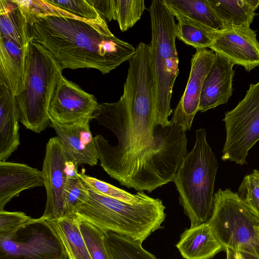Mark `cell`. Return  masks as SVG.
<instances>
[{
	"label": "cell",
	"mask_w": 259,
	"mask_h": 259,
	"mask_svg": "<svg viewBox=\"0 0 259 259\" xmlns=\"http://www.w3.org/2000/svg\"><path fill=\"white\" fill-rule=\"evenodd\" d=\"M93 119L117 139L112 146L103 136L94 137L100 164L111 178L128 188L149 193L174 181L187 154L183 127L171 122L155 125L154 114L130 110L121 98L99 104Z\"/></svg>",
	"instance_id": "obj_1"
},
{
	"label": "cell",
	"mask_w": 259,
	"mask_h": 259,
	"mask_svg": "<svg viewBox=\"0 0 259 259\" xmlns=\"http://www.w3.org/2000/svg\"><path fill=\"white\" fill-rule=\"evenodd\" d=\"M28 25L30 39L49 52L62 69L94 68L107 74L136 53L108 27L81 20L47 16Z\"/></svg>",
	"instance_id": "obj_2"
},
{
	"label": "cell",
	"mask_w": 259,
	"mask_h": 259,
	"mask_svg": "<svg viewBox=\"0 0 259 259\" xmlns=\"http://www.w3.org/2000/svg\"><path fill=\"white\" fill-rule=\"evenodd\" d=\"M84 185L89 197L75 212L79 219L105 233L113 232L141 243L161 228L166 213L159 198L147 195L137 202L130 203L104 195Z\"/></svg>",
	"instance_id": "obj_3"
},
{
	"label": "cell",
	"mask_w": 259,
	"mask_h": 259,
	"mask_svg": "<svg viewBox=\"0 0 259 259\" xmlns=\"http://www.w3.org/2000/svg\"><path fill=\"white\" fill-rule=\"evenodd\" d=\"M195 134L194 146L182 162L174 181L190 227L206 223L211 215L219 167L205 129L196 130Z\"/></svg>",
	"instance_id": "obj_4"
},
{
	"label": "cell",
	"mask_w": 259,
	"mask_h": 259,
	"mask_svg": "<svg viewBox=\"0 0 259 259\" xmlns=\"http://www.w3.org/2000/svg\"><path fill=\"white\" fill-rule=\"evenodd\" d=\"M151 39L149 45L155 83V125L167 126L172 113L170 101L175 80L179 73L176 46L175 16L163 0H153L149 9Z\"/></svg>",
	"instance_id": "obj_5"
},
{
	"label": "cell",
	"mask_w": 259,
	"mask_h": 259,
	"mask_svg": "<svg viewBox=\"0 0 259 259\" xmlns=\"http://www.w3.org/2000/svg\"><path fill=\"white\" fill-rule=\"evenodd\" d=\"M62 70L49 52L30 39L26 52L23 89L16 96L20 121L27 129L39 134L51 125L48 109Z\"/></svg>",
	"instance_id": "obj_6"
},
{
	"label": "cell",
	"mask_w": 259,
	"mask_h": 259,
	"mask_svg": "<svg viewBox=\"0 0 259 259\" xmlns=\"http://www.w3.org/2000/svg\"><path fill=\"white\" fill-rule=\"evenodd\" d=\"M207 223L225 251L259 255V218L237 193L229 188L219 189Z\"/></svg>",
	"instance_id": "obj_7"
},
{
	"label": "cell",
	"mask_w": 259,
	"mask_h": 259,
	"mask_svg": "<svg viewBox=\"0 0 259 259\" xmlns=\"http://www.w3.org/2000/svg\"><path fill=\"white\" fill-rule=\"evenodd\" d=\"M0 259H68L48 220L41 217L0 237Z\"/></svg>",
	"instance_id": "obj_8"
},
{
	"label": "cell",
	"mask_w": 259,
	"mask_h": 259,
	"mask_svg": "<svg viewBox=\"0 0 259 259\" xmlns=\"http://www.w3.org/2000/svg\"><path fill=\"white\" fill-rule=\"evenodd\" d=\"M223 120L226 138L222 159L247 164L248 152L259 140V80L250 84L244 98Z\"/></svg>",
	"instance_id": "obj_9"
},
{
	"label": "cell",
	"mask_w": 259,
	"mask_h": 259,
	"mask_svg": "<svg viewBox=\"0 0 259 259\" xmlns=\"http://www.w3.org/2000/svg\"><path fill=\"white\" fill-rule=\"evenodd\" d=\"M78 164L67 153L58 136L47 143L42 174L47 192V202L41 216L56 220L66 215L65 194L70 179L78 174Z\"/></svg>",
	"instance_id": "obj_10"
},
{
	"label": "cell",
	"mask_w": 259,
	"mask_h": 259,
	"mask_svg": "<svg viewBox=\"0 0 259 259\" xmlns=\"http://www.w3.org/2000/svg\"><path fill=\"white\" fill-rule=\"evenodd\" d=\"M99 104L94 95L62 75L50 100L48 114L51 122L72 125L92 119Z\"/></svg>",
	"instance_id": "obj_11"
},
{
	"label": "cell",
	"mask_w": 259,
	"mask_h": 259,
	"mask_svg": "<svg viewBox=\"0 0 259 259\" xmlns=\"http://www.w3.org/2000/svg\"><path fill=\"white\" fill-rule=\"evenodd\" d=\"M234 65L243 66L250 72L259 66V42L250 26L225 28L217 31L209 47Z\"/></svg>",
	"instance_id": "obj_12"
},
{
	"label": "cell",
	"mask_w": 259,
	"mask_h": 259,
	"mask_svg": "<svg viewBox=\"0 0 259 259\" xmlns=\"http://www.w3.org/2000/svg\"><path fill=\"white\" fill-rule=\"evenodd\" d=\"M215 53L207 49H196L191 60V70L183 95L174 112L170 121L190 130L195 115L198 111L204 79L211 66Z\"/></svg>",
	"instance_id": "obj_13"
},
{
	"label": "cell",
	"mask_w": 259,
	"mask_h": 259,
	"mask_svg": "<svg viewBox=\"0 0 259 259\" xmlns=\"http://www.w3.org/2000/svg\"><path fill=\"white\" fill-rule=\"evenodd\" d=\"M234 65L215 53L213 62L203 82L198 111L204 112L227 103L232 95Z\"/></svg>",
	"instance_id": "obj_14"
},
{
	"label": "cell",
	"mask_w": 259,
	"mask_h": 259,
	"mask_svg": "<svg viewBox=\"0 0 259 259\" xmlns=\"http://www.w3.org/2000/svg\"><path fill=\"white\" fill-rule=\"evenodd\" d=\"M91 120L88 119L72 125L51 123L68 155L78 165L93 166L98 164L99 159L94 137L90 130Z\"/></svg>",
	"instance_id": "obj_15"
},
{
	"label": "cell",
	"mask_w": 259,
	"mask_h": 259,
	"mask_svg": "<svg viewBox=\"0 0 259 259\" xmlns=\"http://www.w3.org/2000/svg\"><path fill=\"white\" fill-rule=\"evenodd\" d=\"M42 186L41 171L25 164L0 161V210L23 190Z\"/></svg>",
	"instance_id": "obj_16"
},
{
	"label": "cell",
	"mask_w": 259,
	"mask_h": 259,
	"mask_svg": "<svg viewBox=\"0 0 259 259\" xmlns=\"http://www.w3.org/2000/svg\"><path fill=\"white\" fill-rule=\"evenodd\" d=\"M19 121L16 96L0 83V161H6L20 145Z\"/></svg>",
	"instance_id": "obj_17"
},
{
	"label": "cell",
	"mask_w": 259,
	"mask_h": 259,
	"mask_svg": "<svg viewBox=\"0 0 259 259\" xmlns=\"http://www.w3.org/2000/svg\"><path fill=\"white\" fill-rule=\"evenodd\" d=\"M176 247L185 259H211L224 250L207 222L186 229Z\"/></svg>",
	"instance_id": "obj_18"
},
{
	"label": "cell",
	"mask_w": 259,
	"mask_h": 259,
	"mask_svg": "<svg viewBox=\"0 0 259 259\" xmlns=\"http://www.w3.org/2000/svg\"><path fill=\"white\" fill-rule=\"evenodd\" d=\"M26 48L0 36V83L5 84L16 96L23 89Z\"/></svg>",
	"instance_id": "obj_19"
},
{
	"label": "cell",
	"mask_w": 259,
	"mask_h": 259,
	"mask_svg": "<svg viewBox=\"0 0 259 259\" xmlns=\"http://www.w3.org/2000/svg\"><path fill=\"white\" fill-rule=\"evenodd\" d=\"M225 28L250 26L259 0H207Z\"/></svg>",
	"instance_id": "obj_20"
},
{
	"label": "cell",
	"mask_w": 259,
	"mask_h": 259,
	"mask_svg": "<svg viewBox=\"0 0 259 259\" xmlns=\"http://www.w3.org/2000/svg\"><path fill=\"white\" fill-rule=\"evenodd\" d=\"M0 36L24 49L30 41L28 23L15 0H0Z\"/></svg>",
	"instance_id": "obj_21"
},
{
	"label": "cell",
	"mask_w": 259,
	"mask_h": 259,
	"mask_svg": "<svg viewBox=\"0 0 259 259\" xmlns=\"http://www.w3.org/2000/svg\"><path fill=\"white\" fill-rule=\"evenodd\" d=\"M48 221L59 237L68 259H92L80 233L75 214Z\"/></svg>",
	"instance_id": "obj_22"
},
{
	"label": "cell",
	"mask_w": 259,
	"mask_h": 259,
	"mask_svg": "<svg viewBox=\"0 0 259 259\" xmlns=\"http://www.w3.org/2000/svg\"><path fill=\"white\" fill-rule=\"evenodd\" d=\"M172 14H180L215 30L225 28L207 0H163Z\"/></svg>",
	"instance_id": "obj_23"
},
{
	"label": "cell",
	"mask_w": 259,
	"mask_h": 259,
	"mask_svg": "<svg viewBox=\"0 0 259 259\" xmlns=\"http://www.w3.org/2000/svg\"><path fill=\"white\" fill-rule=\"evenodd\" d=\"M178 23L177 24V37L186 45L196 49L210 47L215 36L217 30L180 14H173Z\"/></svg>",
	"instance_id": "obj_24"
},
{
	"label": "cell",
	"mask_w": 259,
	"mask_h": 259,
	"mask_svg": "<svg viewBox=\"0 0 259 259\" xmlns=\"http://www.w3.org/2000/svg\"><path fill=\"white\" fill-rule=\"evenodd\" d=\"M105 244L111 259H157L141 242L113 232L105 233Z\"/></svg>",
	"instance_id": "obj_25"
},
{
	"label": "cell",
	"mask_w": 259,
	"mask_h": 259,
	"mask_svg": "<svg viewBox=\"0 0 259 259\" xmlns=\"http://www.w3.org/2000/svg\"><path fill=\"white\" fill-rule=\"evenodd\" d=\"M78 227L92 258L111 259L105 244V233L90 223L79 219Z\"/></svg>",
	"instance_id": "obj_26"
},
{
	"label": "cell",
	"mask_w": 259,
	"mask_h": 259,
	"mask_svg": "<svg viewBox=\"0 0 259 259\" xmlns=\"http://www.w3.org/2000/svg\"><path fill=\"white\" fill-rule=\"evenodd\" d=\"M48 3L94 25L108 28L105 19L87 0H46Z\"/></svg>",
	"instance_id": "obj_27"
},
{
	"label": "cell",
	"mask_w": 259,
	"mask_h": 259,
	"mask_svg": "<svg viewBox=\"0 0 259 259\" xmlns=\"http://www.w3.org/2000/svg\"><path fill=\"white\" fill-rule=\"evenodd\" d=\"M82 182L96 191L104 195L130 203H135L145 198L147 195L144 191H138L133 194L116 187L111 184L86 175L83 171L78 173Z\"/></svg>",
	"instance_id": "obj_28"
},
{
	"label": "cell",
	"mask_w": 259,
	"mask_h": 259,
	"mask_svg": "<svg viewBox=\"0 0 259 259\" xmlns=\"http://www.w3.org/2000/svg\"><path fill=\"white\" fill-rule=\"evenodd\" d=\"M116 16L119 28L125 31L139 20L145 9L143 0H116Z\"/></svg>",
	"instance_id": "obj_29"
},
{
	"label": "cell",
	"mask_w": 259,
	"mask_h": 259,
	"mask_svg": "<svg viewBox=\"0 0 259 259\" xmlns=\"http://www.w3.org/2000/svg\"><path fill=\"white\" fill-rule=\"evenodd\" d=\"M240 198L259 218V170L253 169L243 178L238 190Z\"/></svg>",
	"instance_id": "obj_30"
},
{
	"label": "cell",
	"mask_w": 259,
	"mask_h": 259,
	"mask_svg": "<svg viewBox=\"0 0 259 259\" xmlns=\"http://www.w3.org/2000/svg\"><path fill=\"white\" fill-rule=\"evenodd\" d=\"M89 197V192L78 176L70 179L65 194L66 215L75 214L77 208Z\"/></svg>",
	"instance_id": "obj_31"
},
{
	"label": "cell",
	"mask_w": 259,
	"mask_h": 259,
	"mask_svg": "<svg viewBox=\"0 0 259 259\" xmlns=\"http://www.w3.org/2000/svg\"><path fill=\"white\" fill-rule=\"evenodd\" d=\"M31 219L23 212L0 210V237L8 235Z\"/></svg>",
	"instance_id": "obj_32"
},
{
	"label": "cell",
	"mask_w": 259,
	"mask_h": 259,
	"mask_svg": "<svg viewBox=\"0 0 259 259\" xmlns=\"http://www.w3.org/2000/svg\"><path fill=\"white\" fill-rule=\"evenodd\" d=\"M104 19L116 21V0H87Z\"/></svg>",
	"instance_id": "obj_33"
},
{
	"label": "cell",
	"mask_w": 259,
	"mask_h": 259,
	"mask_svg": "<svg viewBox=\"0 0 259 259\" xmlns=\"http://www.w3.org/2000/svg\"><path fill=\"white\" fill-rule=\"evenodd\" d=\"M239 259H259V255L246 252H236Z\"/></svg>",
	"instance_id": "obj_34"
},
{
	"label": "cell",
	"mask_w": 259,
	"mask_h": 259,
	"mask_svg": "<svg viewBox=\"0 0 259 259\" xmlns=\"http://www.w3.org/2000/svg\"><path fill=\"white\" fill-rule=\"evenodd\" d=\"M227 255V259H239L236 252L229 249L225 250Z\"/></svg>",
	"instance_id": "obj_35"
},
{
	"label": "cell",
	"mask_w": 259,
	"mask_h": 259,
	"mask_svg": "<svg viewBox=\"0 0 259 259\" xmlns=\"http://www.w3.org/2000/svg\"><path fill=\"white\" fill-rule=\"evenodd\" d=\"M258 231H259V228H258Z\"/></svg>",
	"instance_id": "obj_36"
},
{
	"label": "cell",
	"mask_w": 259,
	"mask_h": 259,
	"mask_svg": "<svg viewBox=\"0 0 259 259\" xmlns=\"http://www.w3.org/2000/svg\"></svg>",
	"instance_id": "obj_37"
}]
</instances>
